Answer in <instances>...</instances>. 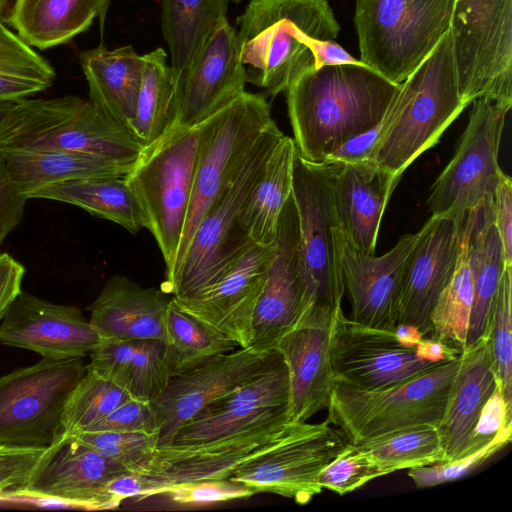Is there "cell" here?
I'll return each instance as SVG.
<instances>
[{
    "label": "cell",
    "mask_w": 512,
    "mask_h": 512,
    "mask_svg": "<svg viewBox=\"0 0 512 512\" xmlns=\"http://www.w3.org/2000/svg\"><path fill=\"white\" fill-rule=\"evenodd\" d=\"M399 85L363 62L303 72L286 90L299 155L323 162L349 139L376 126Z\"/></svg>",
    "instance_id": "obj_1"
},
{
    "label": "cell",
    "mask_w": 512,
    "mask_h": 512,
    "mask_svg": "<svg viewBox=\"0 0 512 512\" xmlns=\"http://www.w3.org/2000/svg\"><path fill=\"white\" fill-rule=\"evenodd\" d=\"M235 30L247 82L275 97L315 68L316 43L340 26L328 0H250Z\"/></svg>",
    "instance_id": "obj_2"
},
{
    "label": "cell",
    "mask_w": 512,
    "mask_h": 512,
    "mask_svg": "<svg viewBox=\"0 0 512 512\" xmlns=\"http://www.w3.org/2000/svg\"><path fill=\"white\" fill-rule=\"evenodd\" d=\"M468 106L458 86L450 28L399 85L381 120L369 162L401 177Z\"/></svg>",
    "instance_id": "obj_3"
},
{
    "label": "cell",
    "mask_w": 512,
    "mask_h": 512,
    "mask_svg": "<svg viewBox=\"0 0 512 512\" xmlns=\"http://www.w3.org/2000/svg\"><path fill=\"white\" fill-rule=\"evenodd\" d=\"M8 149L82 153L132 167L143 147L90 99L67 95L18 100L0 133V151Z\"/></svg>",
    "instance_id": "obj_4"
},
{
    "label": "cell",
    "mask_w": 512,
    "mask_h": 512,
    "mask_svg": "<svg viewBox=\"0 0 512 512\" xmlns=\"http://www.w3.org/2000/svg\"><path fill=\"white\" fill-rule=\"evenodd\" d=\"M284 137L274 120L264 129L200 221L173 278L161 288L178 300L213 285L253 243L240 225L245 202Z\"/></svg>",
    "instance_id": "obj_5"
},
{
    "label": "cell",
    "mask_w": 512,
    "mask_h": 512,
    "mask_svg": "<svg viewBox=\"0 0 512 512\" xmlns=\"http://www.w3.org/2000/svg\"><path fill=\"white\" fill-rule=\"evenodd\" d=\"M460 361L459 355L382 389L362 390L335 382L326 421L352 444L409 427L437 426Z\"/></svg>",
    "instance_id": "obj_6"
},
{
    "label": "cell",
    "mask_w": 512,
    "mask_h": 512,
    "mask_svg": "<svg viewBox=\"0 0 512 512\" xmlns=\"http://www.w3.org/2000/svg\"><path fill=\"white\" fill-rule=\"evenodd\" d=\"M201 124L174 127L148 147L125 176L142 211L144 228L153 235L166 266L173 273L187 218Z\"/></svg>",
    "instance_id": "obj_7"
},
{
    "label": "cell",
    "mask_w": 512,
    "mask_h": 512,
    "mask_svg": "<svg viewBox=\"0 0 512 512\" xmlns=\"http://www.w3.org/2000/svg\"><path fill=\"white\" fill-rule=\"evenodd\" d=\"M455 0H355L360 61L402 83L450 28Z\"/></svg>",
    "instance_id": "obj_8"
},
{
    "label": "cell",
    "mask_w": 512,
    "mask_h": 512,
    "mask_svg": "<svg viewBox=\"0 0 512 512\" xmlns=\"http://www.w3.org/2000/svg\"><path fill=\"white\" fill-rule=\"evenodd\" d=\"M334 172V164L310 162L296 150L292 195L299 224L303 312L310 307L334 312L345 293L336 238Z\"/></svg>",
    "instance_id": "obj_9"
},
{
    "label": "cell",
    "mask_w": 512,
    "mask_h": 512,
    "mask_svg": "<svg viewBox=\"0 0 512 512\" xmlns=\"http://www.w3.org/2000/svg\"><path fill=\"white\" fill-rule=\"evenodd\" d=\"M450 32L463 100L512 107V0H455Z\"/></svg>",
    "instance_id": "obj_10"
},
{
    "label": "cell",
    "mask_w": 512,
    "mask_h": 512,
    "mask_svg": "<svg viewBox=\"0 0 512 512\" xmlns=\"http://www.w3.org/2000/svg\"><path fill=\"white\" fill-rule=\"evenodd\" d=\"M272 121L265 96L245 91L201 123L187 218L173 273L165 283L173 278L207 210Z\"/></svg>",
    "instance_id": "obj_11"
},
{
    "label": "cell",
    "mask_w": 512,
    "mask_h": 512,
    "mask_svg": "<svg viewBox=\"0 0 512 512\" xmlns=\"http://www.w3.org/2000/svg\"><path fill=\"white\" fill-rule=\"evenodd\" d=\"M82 358L52 359L0 377V445L47 448L62 435L68 398L85 374Z\"/></svg>",
    "instance_id": "obj_12"
},
{
    "label": "cell",
    "mask_w": 512,
    "mask_h": 512,
    "mask_svg": "<svg viewBox=\"0 0 512 512\" xmlns=\"http://www.w3.org/2000/svg\"><path fill=\"white\" fill-rule=\"evenodd\" d=\"M346 443L326 420L291 422L282 435L242 462L229 478L255 494H277L305 505L322 492L319 473Z\"/></svg>",
    "instance_id": "obj_13"
},
{
    "label": "cell",
    "mask_w": 512,
    "mask_h": 512,
    "mask_svg": "<svg viewBox=\"0 0 512 512\" xmlns=\"http://www.w3.org/2000/svg\"><path fill=\"white\" fill-rule=\"evenodd\" d=\"M455 153L430 188L431 215L459 213L492 198L501 168L498 162L506 115L511 109L478 98Z\"/></svg>",
    "instance_id": "obj_14"
},
{
    "label": "cell",
    "mask_w": 512,
    "mask_h": 512,
    "mask_svg": "<svg viewBox=\"0 0 512 512\" xmlns=\"http://www.w3.org/2000/svg\"><path fill=\"white\" fill-rule=\"evenodd\" d=\"M279 352L240 348L207 358L173 374L151 403L159 422V447L207 406L246 384L278 357Z\"/></svg>",
    "instance_id": "obj_15"
},
{
    "label": "cell",
    "mask_w": 512,
    "mask_h": 512,
    "mask_svg": "<svg viewBox=\"0 0 512 512\" xmlns=\"http://www.w3.org/2000/svg\"><path fill=\"white\" fill-rule=\"evenodd\" d=\"M329 358L336 382L362 390L404 382L438 364L420 359L415 347L401 345L394 331L347 318L341 307L332 318Z\"/></svg>",
    "instance_id": "obj_16"
},
{
    "label": "cell",
    "mask_w": 512,
    "mask_h": 512,
    "mask_svg": "<svg viewBox=\"0 0 512 512\" xmlns=\"http://www.w3.org/2000/svg\"><path fill=\"white\" fill-rule=\"evenodd\" d=\"M280 419L292 422L289 371L279 353L262 373L207 406L158 449L200 446Z\"/></svg>",
    "instance_id": "obj_17"
},
{
    "label": "cell",
    "mask_w": 512,
    "mask_h": 512,
    "mask_svg": "<svg viewBox=\"0 0 512 512\" xmlns=\"http://www.w3.org/2000/svg\"><path fill=\"white\" fill-rule=\"evenodd\" d=\"M129 472L74 435L49 446L29 482L15 499L57 502L85 510L115 509L107 484Z\"/></svg>",
    "instance_id": "obj_18"
},
{
    "label": "cell",
    "mask_w": 512,
    "mask_h": 512,
    "mask_svg": "<svg viewBox=\"0 0 512 512\" xmlns=\"http://www.w3.org/2000/svg\"><path fill=\"white\" fill-rule=\"evenodd\" d=\"M468 211L431 215L419 230L404 270L396 324L431 333V314L458 261Z\"/></svg>",
    "instance_id": "obj_19"
},
{
    "label": "cell",
    "mask_w": 512,
    "mask_h": 512,
    "mask_svg": "<svg viewBox=\"0 0 512 512\" xmlns=\"http://www.w3.org/2000/svg\"><path fill=\"white\" fill-rule=\"evenodd\" d=\"M303 312L299 224L293 195L286 201L270 245L266 277L252 318L247 348L272 352Z\"/></svg>",
    "instance_id": "obj_20"
},
{
    "label": "cell",
    "mask_w": 512,
    "mask_h": 512,
    "mask_svg": "<svg viewBox=\"0 0 512 512\" xmlns=\"http://www.w3.org/2000/svg\"><path fill=\"white\" fill-rule=\"evenodd\" d=\"M419 234V231L405 234L388 252L375 256L350 246L337 228L342 281L352 320L373 328L394 330L405 266Z\"/></svg>",
    "instance_id": "obj_21"
},
{
    "label": "cell",
    "mask_w": 512,
    "mask_h": 512,
    "mask_svg": "<svg viewBox=\"0 0 512 512\" xmlns=\"http://www.w3.org/2000/svg\"><path fill=\"white\" fill-rule=\"evenodd\" d=\"M101 337L82 311L21 291L0 326V344L28 349L45 358H82Z\"/></svg>",
    "instance_id": "obj_22"
},
{
    "label": "cell",
    "mask_w": 512,
    "mask_h": 512,
    "mask_svg": "<svg viewBox=\"0 0 512 512\" xmlns=\"http://www.w3.org/2000/svg\"><path fill=\"white\" fill-rule=\"evenodd\" d=\"M246 83L236 30L226 21L180 77V107L175 127L201 124L242 95Z\"/></svg>",
    "instance_id": "obj_23"
},
{
    "label": "cell",
    "mask_w": 512,
    "mask_h": 512,
    "mask_svg": "<svg viewBox=\"0 0 512 512\" xmlns=\"http://www.w3.org/2000/svg\"><path fill=\"white\" fill-rule=\"evenodd\" d=\"M290 420H274L240 434L184 449H158L142 476L149 497L172 485L206 479L229 478L245 460L256 455L287 429Z\"/></svg>",
    "instance_id": "obj_24"
},
{
    "label": "cell",
    "mask_w": 512,
    "mask_h": 512,
    "mask_svg": "<svg viewBox=\"0 0 512 512\" xmlns=\"http://www.w3.org/2000/svg\"><path fill=\"white\" fill-rule=\"evenodd\" d=\"M334 312L306 309L275 347L289 371L292 422H306L328 406L336 382L329 358Z\"/></svg>",
    "instance_id": "obj_25"
},
{
    "label": "cell",
    "mask_w": 512,
    "mask_h": 512,
    "mask_svg": "<svg viewBox=\"0 0 512 512\" xmlns=\"http://www.w3.org/2000/svg\"><path fill=\"white\" fill-rule=\"evenodd\" d=\"M270 246L251 244L213 285L176 301L188 312L247 348L253 314L262 292Z\"/></svg>",
    "instance_id": "obj_26"
},
{
    "label": "cell",
    "mask_w": 512,
    "mask_h": 512,
    "mask_svg": "<svg viewBox=\"0 0 512 512\" xmlns=\"http://www.w3.org/2000/svg\"><path fill=\"white\" fill-rule=\"evenodd\" d=\"M334 165L332 191L339 230L350 246L374 254L382 216L401 177L371 162Z\"/></svg>",
    "instance_id": "obj_27"
},
{
    "label": "cell",
    "mask_w": 512,
    "mask_h": 512,
    "mask_svg": "<svg viewBox=\"0 0 512 512\" xmlns=\"http://www.w3.org/2000/svg\"><path fill=\"white\" fill-rule=\"evenodd\" d=\"M171 298L162 288H145L126 276L115 275L89 306V321L102 338L165 341Z\"/></svg>",
    "instance_id": "obj_28"
},
{
    "label": "cell",
    "mask_w": 512,
    "mask_h": 512,
    "mask_svg": "<svg viewBox=\"0 0 512 512\" xmlns=\"http://www.w3.org/2000/svg\"><path fill=\"white\" fill-rule=\"evenodd\" d=\"M437 425L446 462L459 458L482 408L497 387L485 336L466 346Z\"/></svg>",
    "instance_id": "obj_29"
},
{
    "label": "cell",
    "mask_w": 512,
    "mask_h": 512,
    "mask_svg": "<svg viewBox=\"0 0 512 512\" xmlns=\"http://www.w3.org/2000/svg\"><path fill=\"white\" fill-rule=\"evenodd\" d=\"M89 356L90 369L133 398L151 401L173 374L163 340L101 337Z\"/></svg>",
    "instance_id": "obj_30"
},
{
    "label": "cell",
    "mask_w": 512,
    "mask_h": 512,
    "mask_svg": "<svg viewBox=\"0 0 512 512\" xmlns=\"http://www.w3.org/2000/svg\"><path fill=\"white\" fill-rule=\"evenodd\" d=\"M79 62L88 84L90 100L129 129L142 84L143 55L137 54L131 45L110 50L100 44L83 51Z\"/></svg>",
    "instance_id": "obj_31"
},
{
    "label": "cell",
    "mask_w": 512,
    "mask_h": 512,
    "mask_svg": "<svg viewBox=\"0 0 512 512\" xmlns=\"http://www.w3.org/2000/svg\"><path fill=\"white\" fill-rule=\"evenodd\" d=\"M467 246L473 281V302L466 346L483 336L493 296L504 268L508 266L494 224L492 198L469 210Z\"/></svg>",
    "instance_id": "obj_32"
},
{
    "label": "cell",
    "mask_w": 512,
    "mask_h": 512,
    "mask_svg": "<svg viewBox=\"0 0 512 512\" xmlns=\"http://www.w3.org/2000/svg\"><path fill=\"white\" fill-rule=\"evenodd\" d=\"M0 153L17 189L27 199L55 183L94 177H123L132 168L75 152L8 149Z\"/></svg>",
    "instance_id": "obj_33"
},
{
    "label": "cell",
    "mask_w": 512,
    "mask_h": 512,
    "mask_svg": "<svg viewBox=\"0 0 512 512\" xmlns=\"http://www.w3.org/2000/svg\"><path fill=\"white\" fill-rule=\"evenodd\" d=\"M99 0H14L6 22L30 46L50 49L87 31Z\"/></svg>",
    "instance_id": "obj_34"
},
{
    "label": "cell",
    "mask_w": 512,
    "mask_h": 512,
    "mask_svg": "<svg viewBox=\"0 0 512 512\" xmlns=\"http://www.w3.org/2000/svg\"><path fill=\"white\" fill-rule=\"evenodd\" d=\"M295 142L285 136L268 158L242 210L240 225L251 243L270 246L280 213L292 193Z\"/></svg>",
    "instance_id": "obj_35"
},
{
    "label": "cell",
    "mask_w": 512,
    "mask_h": 512,
    "mask_svg": "<svg viewBox=\"0 0 512 512\" xmlns=\"http://www.w3.org/2000/svg\"><path fill=\"white\" fill-rule=\"evenodd\" d=\"M230 0H161L163 37L175 76L190 67L215 30L228 21Z\"/></svg>",
    "instance_id": "obj_36"
},
{
    "label": "cell",
    "mask_w": 512,
    "mask_h": 512,
    "mask_svg": "<svg viewBox=\"0 0 512 512\" xmlns=\"http://www.w3.org/2000/svg\"><path fill=\"white\" fill-rule=\"evenodd\" d=\"M143 60L142 84L129 130L145 148L175 127L180 107V79L167 63L162 48L144 54Z\"/></svg>",
    "instance_id": "obj_37"
},
{
    "label": "cell",
    "mask_w": 512,
    "mask_h": 512,
    "mask_svg": "<svg viewBox=\"0 0 512 512\" xmlns=\"http://www.w3.org/2000/svg\"><path fill=\"white\" fill-rule=\"evenodd\" d=\"M32 198L64 202L112 221L130 233L144 228L142 211L123 177H94L49 185Z\"/></svg>",
    "instance_id": "obj_38"
},
{
    "label": "cell",
    "mask_w": 512,
    "mask_h": 512,
    "mask_svg": "<svg viewBox=\"0 0 512 512\" xmlns=\"http://www.w3.org/2000/svg\"><path fill=\"white\" fill-rule=\"evenodd\" d=\"M165 343L173 374L239 348L233 339L181 307L173 296L166 313Z\"/></svg>",
    "instance_id": "obj_39"
},
{
    "label": "cell",
    "mask_w": 512,
    "mask_h": 512,
    "mask_svg": "<svg viewBox=\"0 0 512 512\" xmlns=\"http://www.w3.org/2000/svg\"><path fill=\"white\" fill-rule=\"evenodd\" d=\"M50 63L0 19V101H18L50 88Z\"/></svg>",
    "instance_id": "obj_40"
},
{
    "label": "cell",
    "mask_w": 512,
    "mask_h": 512,
    "mask_svg": "<svg viewBox=\"0 0 512 512\" xmlns=\"http://www.w3.org/2000/svg\"><path fill=\"white\" fill-rule=\"evenodd\" d=\"M355 445L366 453L383 475L446 462L435 425L409 427Z\"/></svg>",
    "instance_id": "obj_41"
},
{
    "label": "cell",
    "mask_w": 512,
    "mask_h": 512,
    "mask_svg": "<svg viewBox=\"0 0 512 512\" xmlns=\"http://www.w3.org/2000/svg\"><path fill=\"white\" fill-rule=\"evenodd\" d=\"M468 215L469 211L455 271L438 297L430 319V337L459 351L466 346L473 302V281L467 246Z\"/></svg>",
    "instance_id": "obj_42"
},
{
    "label": "cell",
    "mask_w": 512,
    "mask_h": 512,
    "mask_svg": "<svg viewBox=\"0 0 512 512\" xmlns=\"http://www.w3.org/2000/svg\"><path fill=\"white\" fill-rule=\"evenodd\" d=\"M512 266H505L493 296L486 338L496 384L512 406Z\"/></svg>",
    "instance_id": "obj_43"
},
{
    "label": "cell",
    "mask_w": 512,
    "mask_h": 512,
    "mask_svg": "<svg viewBox=\"0 0 512 512\" xmlns=\"http://www.w3.org/2000/svg\"><path fill=\"white\" fill-rule=\"evenodd\" d=\"M129 398L131 396L125 390L87 366L66 403L62 416V435L89 430Z\"/></svg>",
    "instance_id": "obj_44"
},
{
    "label": "cell",
    "mask_w": 512,
    "mask_h": 512,
    "mask_svg": "<svg viewBox=\"0 0 512 512\" xmlns=\"http://www.w3.org/2000/svg\"><path fill=\"white\" fill-rule=\"evenodd\" d=\"M80 441L101 455L119 463L129 472L144 474L150 468L159 447V435L117 431H83Z\"/></svg>",
    "instance_id": "obj_45"
},
{
    "label": "cell",
    "mask_w": 512,
    "mask_h": 512,
    "mask_svg": "<svg viewBox=\"0 0 512 512\" xmlns=\"http://www.w3.org/2000/svg\"><path fill=\"white\" fill-rule=\"evenodd\" d=\"M381 476H384L382 471L366 453L347 442L345 448L319 473L318 483L323 489L344 495Z\"/></svg>",
    "instance_id": "obj_46"
},
{
    "label": "cell",
    "mask_w": 512,
    "mask_h": 512,
    "mask_svg": "<svg viewBox=\"0 0 512 512\" xmlns=\"http://www.w3.org/2000/svg\"><path fill=\"white\" fill-rule=\"evenodd\" d=\"M511 436L512 423L502 428L487 445L469 455L449 462L410 468L407 474L418 488L432 487L457 480L506 446L511 441Z\"/></svg>",
    "instance_id": "obj_47"
},
{
    "label": "cell",
    "mask_w": 512,
    "mask_h": 512,
    "mask_svg": "<svg viewBox=\"0 0 512 512\" xmlns=\"http://www.w3.org/2000/svg\"><path fill=\"white\" fill-rule=\"evenodd\" d=\"M179 505H207L249 498L254 491L230 478L206 479L172 485L161 494Z\"/></svg>",
    "instance_id": "obj_48"
},
{
    "label": "cell",
    "mask_w": 512,
    "mask_h": 512,
    "mask_svg": "<svg viewBox=\"0 0 512 512\" xmlns=\"http://www.w3.org/2000/svg\"><path fill=\"white\" fill-rule=\"evenodd\" d=\"M47 448L0 445V500L16 498L29 482Z\"/></svg>",
    "instance_id": "obj_49"
},
{
    "label": "cell",
    "mask_w": 512,
    "mask_h": 512,
    "mask_svg": "<svg viewBox=\"0 0 512 512\" xmlns=\"http://www.w3.org/2000/svg\"><path fill=\"white\" fill-rule=\"evenodd\" d=\"M87 431H117L159 435V422L149 400L129 398Z\"/></svg>",
    "instance_id": "obj_50"
},
{
    "label": "cell",
    "mask_w": 512,
    "mask_h": 512,
    "mask_svg": "<svg viewBox=\"0 0 512 512\" xmlns=\"http://www.w3.org/2000/svg\"><path fill=\"white\" fill-rule=\"evenodd\" d=\"M512 423V406L508 405L498 387L485 403L470 440L460 457L487 445L506 425Z\"/></svg>",
    "instance_id": "obj_51"
},
{
    "label": "cell",
    "mask_w": 512,
    "mask_h": 512,
    "mask_svg": "<svg viewBox=\"0 0 512 512\" xmlns=\"http://www.w3.org/2000/svg\"><path fill=\"white\" fill-rule=\"evenodd\" d=\"M27 200L17 189L0 153V248L5 238L22 221Z\"/></svg>",
    "instance_id": "obj_52"
},
{
    "label": "cell",
    "mask_w": 512,
    "mask_h": 512,
    "mask_svg": "<svg viewBox=\"0 0 512 512\" xmlns=\"http://www.w3.org/2000/svg\"><path fill=\"white\" fill-rule=\"evenodd\" d=\"M492 210L505 263L512 266V179L503 171L492 196Z\"/></svg>",
    "instance_id": "obj_53"
},
{
    "label": "cell",
    "mask_w": 512,
    "mask_h": 512,
    "mask_svg": "<svg viewBox=\"0 0 512 512\" xmlns=\"http://www.w3.org/2000/svg\"><path fill=\"white\" fill-rule=\"evenodd\" d=\"M25 267L8 253L0 254V320L22 291Z\"/></svg>",
    "instance_id": "obj_54"
},
{
    "label": "cell",
    "mask_w": 512,
    "mask_h": 512,
    "mask_svg": "<svg viewBox=\"0 0 512 512\" xmlns=\"http://www.w3.org/2000/svg\"><path fill=\"white\" fill-rule=\"evenodd\" d=\"M315 68L322 66L358 64L361 61L348 53L335 40H319L315 50Z\"/></svg>",
    "instance_id": "obj_55"
},
{
    "label": "cell",
    "mask_w": 512,
    "mask_h": 512,
    "mask_svg": "<svg viewBox=\"0 0 512 512\" xmlns=\"http://www.w3.org/2000/svg\"><path fill=\"white\" fill-rule=\"evenodd\" d=\"M416 355L427 362L439 363L448 359L456 358L461 351L448 347L431 337L422 338L415 346Z\"/></svg>",
    "instance_id": "obj_56"
},
{
    "label": "cell",
    "mask_w": 512,
    "mask_h": 512,
    "mask_svg": "<svg viewBox=\"0 0 512 512\" xmlns=\"http://www.w3.org/2000/svg\"><path fill=\"white\" fill-rule=\"evenodd\" d=\"M393 331L399 343L405 347H415L423 338L419 329L409 324H396Z\"/></svg>",
    "instance_id": "obj_57"
},
{
    "label": "cell",
    "mask_w": 512,
    "mask_h": 512,
    "mask_svg": "<svg viewBox=\"0 0 512 512\" xmlns=\"http://www.w3.org/2000/svg\"><path fill=\"white\" fill-rule=\"evenodd\" d=\"M16 103L17 101H0V133L4 130Z\"/></svg>",
    "instance_id": "obj_58"
},
{
    "label": "cell",
    "mask_w": 512,
    "mask_h": 512,
    "mask_svg": "<svg viewBox=\"0 0 512 512\" xmlns=\"http://www.w3.org/2000/svg\"><path fill=\"white\" fill-rule=\"evenodd\" d=\"M111 0H99V12H98V20L100 24L101 31L103 30L106 15L110 6Z\"/></svg>",
    "instance_id": "obj_59"
},
{
    "label": "cell",
    "mask_w": 512,
    "mask_h": 512,
    "mask_svg": "<svg viewBox=\"0 0 512 512\" xmlns=\"http://www.w3.org/2000/svg\"><path fill=\"white\" fill-rule=\"evenodd\" d=\"M14 0H0V19L6 21Z\"/></svg>",
    "instance_id": "obj_60"
},
{
    "label": "cell",
    "mask_w": 512,
    "mask_h": 512,
    "mask_svg": "<svg viewBox=\"0 0 512 512\" xmlns=\"http://www.w3.org/2000/svg\"><path fill=\"white\" fill-rule=\"evenodd\" d=\"M230 1H232V2H234V3H238V2H240L241 0H230Z\"/></svg>",
    "instance_id": "obj_61"
}]
</instances>
